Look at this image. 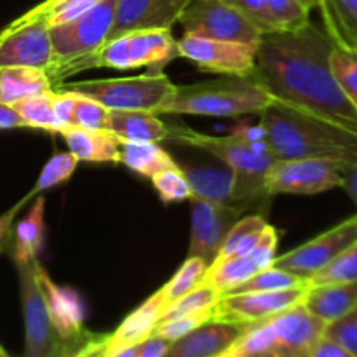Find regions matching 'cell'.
<instances>
[{"instance_id": "9f6ffc18", "label": "cell", "mask_w": 357, "mask_h": 357, "mask_svg": "<svg viewBox=\"0 0 357 357\" xmlns=\"http://www.w3.org/2000/svg\"><path fill=\"white\" fill-rule=\"evenodd\" d=\"M300 3H302V6H305L309 10H312V9H316V7L323 6V0H300Z\"/></svg>"}, {"instance_id": "e575fe53", "label": "cell", "mask_w": 357, "mask_h": 357, "mask_svg": "<svg viewBox=\"0 0 357 357\" xmlns=\"http://www.w3.org/2000/svg\"><path fill=\"white\" fill-rule=\"evenodd\" d=\"M218 298H220V293L216 291L213 286L202 282V284H199L197 288L192 289L190 293H187V295H183L181 298H178L176 302L164 307L160 321L187 316V314L201 312V310H206V309H213L215 303L218 302Z\"/></svg>"}, {"instance_id": "30bf717a", "label": "cell", "mask_w": 357, "mask_h": 357, "mask_svg": "<svg viewBox=\"0 0 357 357\" xmlns=\"http://www.w3.org/2000/svg\"><path fill=\"white\" fill-rule=\"evenodd\" d=\"M267 195H316L342 187L340 164L319 159H278L265 174Z\"/></svg>"}, {"instance_id": "e0dca14e", "label": "cell", "mask_w": 357, "mask_h": 357, "mask_svg": "<svg viewBox=\"0 0 357 357\" xmlns=\"http://www.w3.org/2000/svg\"><path fill=\"white\" fill-rule=\"evenodd\" d=\"M37 282L59 337L66 342L82 333L86 330L84 326L86 309L79 293L66 286L56 284L40 264H37Z\"/></svg>"}, {"instance_id": "7c38bea8", "label": "cell", "mask_w": 357, "mask_h": 357, "mask_svg": "<svg viewBox=\"0 0 357 357\" xmlns=\"http://www.w3.org/2000/svg\"><path fill=\"white\" fill-rule=\"evenodd\" d=\"M356 241L357 215L344 220L333 229L314 237L312 241L302 244L296 250L289 251L282 257H275L274 265L309 282L314 275L324 271L331 261L337 260L345 250H349Z\"/></svg>"}, {"instance_id": "f6af8a7d", "label": "cell", "mask_w": 357, "mask_h": 357, "mask_svg": "<svg viewBox=\"0 0 357 357\" xmlns=\"http://www.w3.org/2000/svg\"><path fill=\"white\" fill-rule=\"evenodd\" d=\"M222 2L229 3V6L234 7V9L246 14V16L250 17V20L253 21V23L257 24L264 33H268V31L275 30L265 0H222Z\"/></svg>"}, {"instance_id": "db71d44e", "label": "cell", "mask_w": 357, "mask_h": 357, "mask_svg": "<svg viewBox=\"0 0 357 357\" xmlns=\"http://www.w3.org/2000/svg\"><path fill=\"white\" fill-rule=\"evenodd\" d=\"M232 135L239 136V138L246 139V142H258V139H267V132H265L264 126H239L232 131Z\"/></svg>"}, {"instance_id": "11a10c76", "label": "cell", "mask_w": 357, "mask_h": 357, "mask_svg": "<svg viewBox=\"0 0 357 357\" xmlns=\"http://www.w3.org/2000/svg\"><path fill=\"white\" fill-rule=\"evenodd\" d=\"M136 352H138V345H132V347H126L122 351L107 354V357H136Z\"/></svg>"}, {"instance_id": "d590c367", "label": "cell", "mask_w": 357, "mask_h": 357, "mask_svg": "<svg viewBox=\"0 0 357 357\" xmlns=\"http://www.w3.org/2000/svg\"><path fill=\"white\" fill-rule=\"evenodd\" d=\"M77 166H79V159H77L73 153L61 152L52 155L51 159L45 162L42 173L38 174V180L37 183H35V187L31 188V197L68 181L70 178H72V174L75 173Z\"/></svg>"}, {"instance_id": "9c48e42d", "label": "cell", "mask_w": 357, "mask_h": 357, "mask_svg": "<svg viewBox=\"0 0 357 357\" xmlns=\"http://www.w3.org/2000/svg\"><path fill=\"white\" fill-rule=\"evenodd\" d=\"M38 260L16 264L24 319V357H56L66 342L59 337L49 316L37 282Z\"/></svg>"}, {"instance_id": "b9f144b4", "label": "cell", "mask_w": 357, "mask_h": 357, "mask_svg": "<svg viewBox=\"0 0 357 357\" xmlns=\"http://www.w3.org/2000/svg\"><path fill=\"white\" fill-rule=\"evenodd\" d=\"M108 333H94L84 330L72 340H66L65 347L56 357H107Z\"/></svg>"}, {"instance_id": "d4e9b609", "label": "cell", "mask_w": 357, "mask_h": 357, "mask_svg": "<svg viewBox=\"0 0 357 357\" xmlns=\"http://www.w3.org/2000/svg\"><path fill=\"white\" fill-rule=\"evenodd\" d=\"M44 211L45 201L42 195H38L24 218L13 225L7 248H10V258H13L14 265L35 260L40 253L45 230Z\"/></svg>"}, {"instance_id": "74e56055", "label": "cell", "mask_w": 357, "mask_h": 357, "mask_svg": "<svg viewBox=\"0 0 357 357\" xmlns=\"http://www.w3.org/2000/svg\"><path fill=\"white\" fill-rule=\"evenodd\" d=\"M345 281H357V241L349 250H345L337 260L331 261L324 271L314 275L307 284L321 286Z\"/></svg>"}, {"instance_id": "7bdbcfd3", "label": "cell", "mask_w": 357, "mask_h": 357, "mask_svg": "<svg viewBox=\"0 0 357 357\" xmlns=\"http://www.w3.org/2000/svg\"><path fill=\"white\" fill-rule=\"evenodd\" d=\"M107 117H108V108L101 107L100 103L89 100V98L75 94L72 128L105 129L107 128Z\"/></svg>"}, {"instance_id": "ee69618b", "label": "cell", "mask_w": 357, "mask_h": 357, "mask_svg": "<svg viewBox=\"0 0 357 357\" xmlns=\"http://www.w3.org/2000/svg\"><path fill=\"white\" fill-rule=\"evenodd\" d=\"M324 337L337 342L345 351L357 357V309L328 323L324 328Z\"/></svg>"}, {"instance_id": "5bb4252c", "label": "cell", "mask_w": 357, "mask_h": 357, "mask_svg": "<svg viewBox=\"0 0 357 357\" xmlns=\"http://www.w3.org/2000/svg\"><path fill=\"white\" fill-rule=\"evenodd\" d=\"M307 288L309 284L279 291H251L220 296L213 307V321L241 326L258 323L302 303Z\"/></svg>"}, {"instance_id": "7402d4cb", "label": "cell", "mask_w": 357, "mask_h": 357, "mask_svg": "<svg viewBox=\"0 0 357 357\" xmlns=\"http://www.w3.org/2000/svg\"><path fill=\"white\" fill-rule=\"evenodd\" d=\"M59 135L79 162H119L121 139L107 129L66 128Z\"/></svg>"}, {"instance_id": "484cf974", "label": "cell", "mask_w": 357, "mask_h": 357, "mask_svg": "<svg viewBox=\"0 0 357 357\" xmlns=\"http://www.w3.org/2000/svg\"><path fill=\"white\" fill-rule=\"evenodd\" d=\"M54 89L51 77L42 68L31 66H10L0 70V101L16 103L33 94L47 93Z\"/></svg>"}, {"instance_id": "6f0895ef", "label": "cell", "mask_w": 357, "mask_h": 357, "mask_svg": "<svg viewBox=\"0 0 357 357\" xmlns=\"http://www.w3.org/2000/svg\"><path fill=\"white\" fill-rule=\"evenodd\" d=\"M0 357H10L9 354H7L6 351H3V347H2V345H0Z\"/></svg>"}, {"instance_id": "2e32d148", "label": "cell", "mask_w": 357, "mask_h": 357, "mask_svg": "<svg viewBox=\"0 0 357 357\" xmlns=\"http://www.w3.org/2000/svg\"><path fill=\"white\" fill-rule=\"evenodd\" d=\"M192 0H117L110 38L136 30L173 28Z\"/></svg>"}, {"instance_id": "60d3db41", "label": "cell", "mask_w": 357, "mask_h": 357, "mask_svg": "<svg viewBox=\"0 0 357 357\" xmlns=\"http://www.w3.org/2000/svg\"><path fill=\"white\" fill-rule=\"evenodd\" d=\"M150 180L162 202H180L190 199V187H188V181L180 166L160 171V173L153 174Z\"/></svg>"}, {"instance_id": "f5cc1de1", "label": "cell", "mask_w": 357, "mask_h": 357, "mask_svg": "<svg viewBox=\"0 0 357 357\" xmlns=\"http://www.w3.org/2000/svg\"><path fill=\"white\" fill-rule=\"evenodd\" d=\"M342 171V188L349 194V197L357 206V166H340Z\"/></svg>"}, {"instance_id": "8992f818", "label": "cell", "mask_w": 357, "mask_h": 357, "mask_svg": "<svg viewBox=\"0 0 357 357\" xmlns=\"http://www.w3.org/2000/svg\"><path fill=\"white\" fill-rule=\"evenodd\" d=\"M117 0H101L75 20L49 28L52 44V65L47 70L52 84L93 68V58L108 40L115 17Z\"/></svg>"}, {"instance_id": "9a60e30c", "label": "cell", "mask_w": 357, "mask_h": 357, "mask_svg": "<svg viewBox=\"0 0 357 357\" xmlns=\"http://www.w3.org/2000/svg\"><path fill=\"white\" fill-rule=\"evenodd\" d=\"M192 201V234L187 257H195L213 265L227 239L234 223L246 213L234 206H218L213 202L190 199Z\"/></svg>"}, {"instance_id": "7dc6e473", "label": "cell", "mask_w": 357, "mask_h": 357, "mask_svg": "<svg viewBox=\"0 0 357 357\" xmlns=\"http://www.w3.org/2000/svg\"><path fill=\"white\" fill-rule=\"evenodd\" d=\"M73 105H75V94L70 93V91L54 89V98H52V108H54L56 121H58L61 131H63V129H66V128H72ZM61 131H59V132H61Z\"/></svg>"}, {"instance_id": "4dcf8cb0", "label": "cell", "mask_w": 357, "mask_h": 357, "mask_svg": "<svg viewBox=\"0 0 357 357\" xmlns=\"http://www.w3.org/2000/svg\"><path fill=\"white\" fill-rule=\"evenodd\" d=\"M52 98H54V89L47 91V93L23 98V100L13 103V107L20 112L28 128L42 129V131L47 132H58L59 135L61 128H59L58 121H56Z\"/></svg>"}, {"instance_id": "d6986e66", "label": "cell", "mask_w": 357, "mask_h": 357, "mask_svg": "<svg viewBox=\"0 0 357 357\" xmlns=\"http://www.w3.org/2000/svg\"><path fill=\"white\" fill-rule=\"evenodd\" d=\"M128 45L131 68L150 66L152 70H162L178 54V40L173 37L171 28L160 30H136L124 33Z\"/></svg>"}, {"instance_id": "277c9868", "label": "cell", "mask_w": 357, "mask_h": 357, "mask_svg": "<svg viewBox=\"0 0 357 357\" xmlns=\"http://www.w3.org/2000/svg\"><path fill=\"white\" fill-rule=\"evenodd\" d=\"M274 101L253 75H222L216 80L174 86L159 114L239 117L260 114Z\"/></svg>"}, {"instance_id": "cb8c5ba5", "label": "cell", "mask_w": 357, "mask_h": 357, "mask_svg": "<svg viewBox=\"0 0 357 357\" xmlns=\"http://www.w3.org/2000/svg\"><path fill=\"white\" fill-rule=\"evenodd\" d=\"M303 305L321 321L331 323L357 309V281L309 286Z\"/></svg>"}, {"instance_id": "7a4b0ae2", "label": "cell", "mask_w": 357, "mask_h": 357, "mask_svg": "<svg viewBox=\"0 0 357 357\" xmlns=\"http://www.w3.org/2000/svg\"><path fill=\"white\" fill-rule=\"evenodd\" d=\"M260 124L279 159H319L357 166V135L274 101L260 112Z\"/></svg>"}, {"instance_id": "bcb514c9", "label": "cell", "mask_w": 357, "mask_h": 357, "mask_svg": "<svg viewBox=\"0 0 357 357\" xmlns=\"http://www.w3.org/2000/svg\"><path fill=\"white\" fill-rule=\"evenodd\" d=\"M278 243H279V232L272 225L265 227V230L261 232L260 239H258L257 246L251 250L250 257L253 258L255 264L260 268H267L274 265L275 260V251H278Z\"/></svg>"}, {"instance_id": "8d00e7d4", "label": "cell", "mask_w": 357, "mask_h": 357, "mask_svg": "<svg viewBox=\"0 0 357 357\" xmlns=\"http://www.w3.org/2000/svg\"><path fill=\"white\" fill-rule=\"evenodd\" d=\"M331 66L345 94L357 108V49L337 44L331 54Z\"/></svg>"}, {"instance_id": "44dd1931", "label": "cell", "mask_w": 357, "mask_h": 357, "mask_svg": "<svg viewBox=\"0 0 357 357\" xmlns=\"http://www.w3.org/2000/svg\"><path fill=\"white\" fill-rule=\"evenodd\" d=\"M164 307H166V303H164L162 293H160L159 289V291L153 293L150 298H146L138 309L132 310V312L119 324V328L114 333H110L107 354L122 351V349L126 347H132V345H138L142 344V342H145L149 337H152L153 330H155L157 324L160 323V316H162Z\"/></svg>"}, {"instance_id": "3957f363", "label": "cell", "mask_w": 357, "mask_h": 357, "mask_svg": "<svg viewBox=\"0 0 357 357\" xmlns=\"http://www.w3.org/2000/svg\"><path fill=\"white\" fill-rule=\"evenodd\" d=\"M167 139L181 145L195 146L222 160L236 174V208L248 213L261 208L271 195L265 192V174L279 159L275 153H257L251 143L239 136H211L181 124H167Z\"/></svg>"}, {"instance_id": "5b68a950", "label": "cell", "mask_w": 357, "mask_h": 357, "mask_svg": "<svg viewBox=\"0 0 357 357\" xmlns=\"http://www.w3.org/2000/svg\"><path fill=\"white\" fill-rule=\"evenodd\" d=\"M326 323L302 303L246 324L243 335L222 357H310Z\"/></svg>"}, {"instance_id": "f907efd6", "label": "cell", "mask_w": 357, "mask_h": 357, "mask_svg": "<svg viewBox=\"0 0 357 357\" xmlns=\"http://www.w3.org/2000/svg\"><path fill=\"white\" fill-rule=\"evenodd\" d=\"M310 357H354V356H352L349 351H345V349L342 347V345H338L337 342L330 340V338H326L323 335V338H321V340L316 344V347H314Z\"/></svg>"}, {"instance_id": "ac0fdd59", "label": "cell", "mask_w": 357, "mask_h": 357, "mask_svg": "<svg viewBox=\"0 0 357 357\" xmlns=\"http://www.w3.org/2000/svg\"><path fill=\"white\" fill-rule=\"evenodd\" d=\"M244 326L208 321L180 340L173 342L164 357H222L243 335Z\"/></svg>"}, {"instance_id": "1f68e13d", "label": "cell", "mask_w": 357, "mask_h": 357, "mask_svg": "<svg viewBox=\"0 0 357 357\" xmlns=\"http://www.w3.org/2000/svg\"><path fill=\"white\" fill-rule=\"evenodd\" d=\"M209 265L204 260L195 257H187L185 261L181 264V267L178 268L176 274L171 278L169 282L160 288L162 293V300L166 305L176 302L178 298H181L183 295L190 293L192 289L197 288L199 284L204 282L206 272H208Z\"/></svg>"}, {"instance_id": "816d5d0a", "label": "cell", "mask_w": 357, "mask_h": 357, "mask_svg": "<svg viewBox=\"0 0 357 357\" xmlns=\"http://www.w3.org/2000/svg\"><path fill=\"white\" fill-rule=\"evenodd\" d=\"M17 128H28L24 119L21 117V114L13 107V105L0 101V129Z\"/></svg>"}, {"instance_id": "ab89813d", "label": "cell", "mask_w": 357, "mask_h": 357, "mask_svg": "<svg viewBox=\"0 0 357 357\" xmlns=\"http://www.w3.org/2000/svg\"><path fill=\"white\" fill-rule=\"evenodd\" d=\"M211 319H213V309H206L195 314H187V316L173 317V319L160 321V323L157 324L155 330H153L152 335L164 338V340L176 342L180 340V338H183L185 335L197 330L199 326H202V324H206Z\"/></svg>"}, {"instance_id": "836d02e7", "label": "cell", "mask_w": 357, "mask_h": 357, "mask_svg": "<svg viewBox=\"0 0 357 357\" xmlns=\"http://www.w3.org/2000/svg\"><path fill=\"white\" fill-rule=\"evenodd\" d=\"M307 281L300 279L298 275L291 274L282 268L272 267L261 268L257 274L251 275L248 281L234 288L232 291L227 295H237V293H251V291H279V289H289V288H298V286H305ZM225 296V295H222Z\"/></svg>"}, {"instance_id": "4fadbf2b", "label": "cell", "mask_w": 357, "mask_h": 357, "mask_svg": "<svg viewBox=\"0 0 357 357\" xmlns=\"http://www.w3.org/2000/svg\"><path fill=\"white\" fill-rule=\"evenodd\" d=\"M258 44L188 37L178 40V54L197 65L199 70L220 75H253Z\"/></svg>"}, {"instance_id": "c3c4849f", "label": "cell", "mask_w": 357, "mask_h": 357, "mask_svg": "<svg viewBox=\"0 0 357 357\" xmlns=\"http://www.w3.org/2000/svg\"><path fill=\"white\" fill-rule=\"evenodd\" d=\"M30 199H31V194H28L26 197L21 199L17 204H14L9 211H6L3 215H0V253H2V251L7 248V243H9V239H10V230H13L14 220H16L17 213L23 209V206L26 204Z\"/></svg>"}, {"instance_id": "d6a6232c", "label": "cell", "mask_w": 357, "mask_h": 357, "mask_svg": "<svg viewBox=\"0 0 357 357\" xmlns=\"http://www.w3.org/2000/svg\"><path fill=\"white\" fill-rule=\"evenodd\" d=\"M100 2L101 0H44L31 7L28 13L45 21V24L52 28L75 20Z\"/></svg>"}, {"instance_id": "ffe728a7", "label": "cell", "mask_w": 357, "mask_h": 357, "mask_svg": "<svg viewBox=\"0 0 357 357\" xmlns=\"http://www.w3.org/2000/svg\"><path fill=\"white\" fill-rule=\"evenodd\" d=\"M178 166L188 181L190 199L236 208V174L229 166Z\"/></svg>"}, {"instance_id": "f35d334b", "label": "cell", "mask_w": 357, "mask_h": 357, "mask_svg": "<svg viewBox=\"0 0 357 357\" xmlns=\"http://www.w3.org/2000/svg\"><path fill=\"white\" fill-rule=\"evenodd\" d=\"M275 30H291L305 24L310 10L300 0H265Z\"/></svg>"}, {"instance_id": "52a82bcc", "label": "cell", "mask_w": 357, "mask_h": 357, "mask_svg": "<svg viewBox=\"0 0 357 357\" xmlns=\"http://www.w3.org/2000/svg\"><path fill=\"white\" fill-rule=\"evenodd\" d=\"M174 86L164 70H150L138 77L58 82L54 89L70 91L96 101L108 110H145L159 114Z\"/></svg>"}, {"instance_id": "83f0119b", "label": "cell", "mask_w": 357, "mask_h": 357, "mask_svg": "<svg viewBox=\"0 0 357 357\" xmlns=\"http://www.w3.org/2000/svg\"><path fill=\"white\" fill-rule=\"evenodd\" d=\"M258 271H261V268L255 264V260L250 255L218 258L215 264L208 267L204 282L213 286L220 293V296H222L232 291L239 284H243L244 281H248Z\"/></svg>"}, {"instance_id": "f546056e", "label": "cell", "mask_w": 357, "mask_h": 357, "mask_svg": "<svg viewBox=\"0 0 357 357\" xmlns=\"http://www.w3.org/2000/svg\"><path fill=\"white\" fill-rule=\"evenodd\" d=\"M267 220L264 215H244L234 223L232 229L227 234V239L220 250L218 258L227 257H244L250 255L251 250L257 246L261 232L267 227ZM216 258V260H218Z\"/></svg>"}, {"instance_id": "8fae6325", "label": "cell", "mask_w": 357, "mask_h": 357, "mask_svg": "<svg viewBox=\"0 0 357 357\" xmlns=\"http://www.w3.org/2000/svg\"><path fill=\"white\" fill-rule=\"evenodd\" d=\"M51 65L52 44L45 21L26 10L0 31V70L31 66L47 72Z\"/></svg>"}, {"instance_id": "ba28073f", "label": "cell", "mask_w": 357, "mask_h": 357, "mask_svg": "<svg viewBox=\"0 0 357 357\" xmlns=\"http://www.w3.org/2000/svg\"><path fill=\"white\" fill-rule=\"evenodd\" d=\"M178 23L188 37L258 44L264 31L241 10L222 0H192Z\"/></svg>"}, {"instance_id": "681fc988", "label": "cell", "mask_w": 357, "mask_h": 357, "mask_svg": "<svg viewBox=\"0 0 357 357\" xmlns=\"http://www.w3.org/2000/svg\"><path fill=\"white\" fill-rule=\"evenodd\" d=\"M171 345H173V342L164 340V338L152 335L145 342L138 344L136 357H164L167 354V351H169Z\"/></svg>"}, {"instance_id": "4316f807", "label": "cell", "mask_w": 357, "mask_h": 357, "mask_svg": "<svg viewBox=\"0 0 357 357\" xmlns=\"http://www.w3.org/2000/svg\"><path fill=\"white\" fill-rule=\"evenodd\" d=\"M135 173L152 178L160 171L178 167V162L159 145L150 142H121V160Z\"/></svg>"}, {"instance_id": "f1b7e54d", "label": "cell", "mask_w": 357, "mask_h": 357, "mask_svg": "<svg viewBox=\"0 0 357 357\" xmlns=\"http://www.w3.org/2000/svg\"><path fill=\"white\" fill-rule=\"evenodd\" d=\"M319 9L333 40L357 49V0H323Z\"/></svg>"}, {"instance_id": "603a6c76", "label": "cell", "mask_w": 357, "mask_h": 357, "mask_svg": "<svg viewBox=\"0 0 357 357\" xmlns=\"http://www.w3.org/2000/svg\"><path fill=\"white\" fill-rule=\"evenodd\" d=\"M107 131L121 142L159 143L167 139V124L159 114L145 110H108Z\"/></svg>"}, {"instance_id": "6da1fadb", "label": "cell", "mask_w": 357, "mask_h": 357, "mask_svg": "<svg viewBox=\"0 0 357 357\" xmlns=\"http://www.w3.org/2000/svg\"><path fill=\"white\" fill-rule=\"evenodd\" d=\"M337 42L314 23L274 30L258 42L253 77L279 103L357 135V108L331 66Z\"/></svg>"}]
</instances>
